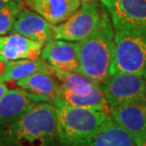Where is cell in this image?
<instances>
[{"instance_id":"1","label":"cell","mask_w":146,"mask_h":146,"mask_svg":"<svg viewBox=\"0 0 146 146\" xmlns=\"http://www.w3.org/2000/svg\"><path fill=\"white\" fill-rule=\"evenodd\" d=\"M3 129L0 146H58L56 106L38 102Z\"/></svg>"},{"instance_id":"2","label":"cell","mask_w":146,"mask_h":146,"mask_svg":"<svg viewBox=\"0 0 146 146\" xmlns=\"http://www.w3.org/2000/svg\"><path fill=\"white\" fill-rule=\"evenodd\" d=\"M78 45L79 73L101 85L110 76L114 55V29L104 7L98 27Z\"/></svg>"},{"instance_id":"3","label":"cell","mask_w":146,"mask_h":146,"mask_svg":"<svg viewBox=\"0 0 146 146\" xmlns=\"http://www.w3.org/2000/svg\"><path fill=\"white\" fill-rule=\"evenodd\" d=\"M110 113L92 108L56 106L57 137L61 146H89Z\"/></svg>"},{"instance_id":"4","label":"cell","mask_w":146,"mask_h":146,"mask_svg":"<svg viewBox=\"0 0 146 146\" xmlns=\"http://www.w3.org/2000/svg\"><path fill=\"white\" fill-rule=\"evenodd\" d=\"M146 69V34L114 32V55L110 75H142Z\"/></svg>"},{"instance_id":"5","label":"cell","mask_w":146,"mask_h":146,"mask_svg":"<svg viewBox=\"0 0 146 146\" xmlns=\"http://www.w3.org/2000/svg\"><path fill=\"white\" fill-rule=\"evenodd\" d=\"M103 7L97 0L80 5L74 14L58 25H53V38L81 42L96 30L100 23Z\"/></svg>"},{"instance_id":"6","label":"cell","mask_w":146,"mask_h":146,"mask_svg":"<svg viewBox=\"0 0 146 146\" xmlns=\"http://www.w3.org/2000/svg\"><path fill=\"white\" fill-rule=\"evenodd\" d=\"M114 32L146 34V0H100Z\"/></svg>"},{"instance_id":"7","label":"cell","mask_w":146,"mask_h":146,"mask_svg":"<svg viewBox=\"0 0 146 146\" xmlns=\"http://www.w3.org/2000/svg\"><path fill=\"white\" fill-rule=\"evenodd\" d=\"M110 107L125 104H146V83L142 75L115 73L101 83Z\"/></svg>"},{"instance_id":"8","label":"cell","mask_w":146,"mask_h":146,"mask_svg":"<svg viewBox=\"0 0 146 146\" xmlns=\"http://www.w3.org/2000/svg\"><path fill=\"white\" fill-rule=\"evenodd\" d=\"M44 45L40 57L49 66L64 71L79 72L78 42L52 39Z\"/></svg>"},{"instance_id":"9","label":"cell","mask_w":146,"mask_h":146,"mask_svg":"<svg viewBox=\"0 0 146 146\" xmlns=\"http://www.w3.org/2000/svg\"><path fill=\"white\" fill-rule=\"evenodd\" d=\"M44 43L30 40L18 33L0 36V55L9 61L36 60L40 58Z\"/></svg>"},{"instance_id":"10","label":"cell","mask_w":146,"mask_h":146,"mask_svg":"<svg viewBox=\"0 0 146 146\" xmlns=\"http://www.w3.org/2000/svg\"><path fill=\"white\" fill-rule=\"evenodd\" d=\"M52 28L53 25L47 22L41 15L30 10L22 9L15 20L11 32L45 44L54 39Z\"/></svg>"},{"instance_id":"11","label":"cell","mask_w":146,"mask_h":146,"mask_svg":"<svg viewBox=\"0 0 146 146\" xmlns=\"http://www.w3.org/2000/svg\"><path fill=\"white\" fill-rule=\"evenodd\" d=\"M38 104L24 89H11L0 100V127L16 122Z\"/></svg>"},{"instance_id":"12","label":"cell","mask_w":146,"mask_h":146,"mask_svg":"<svg viewBox=\"0 0 146 146\" xmlns=\"http://www.w3.org/2000/svg\"><path fill=\"white\" fill-rule=\"evenodd\" d=\"M30 11L41 15L51 25L64 22L80 7L78 0H22Z\"/></svg>"},{"instance_id":"13","label":"cell","mask_w":146,"mask_h":146,"mask_svg":"<svg viewBox=\"0 0 146 146\" xmlns=\"http://www.w3.org/2000/svg\"><path fill=\"white\" fill-rule=\"evenodd\" d=\"M110 115L134 139L146 131V104H125L110 107Z\"/></svg>"},{"instance_id":"14","label":"cell","mask_w":146,"mask_h":146,"mask_svg":"<svg viewBox=\"0 0 146 146\" xmlns=\"http://www.w3.org/2000/svg\"><path fill=\"white\" fill-rule=\"evenodd\" d=\"M55 106H74L103 110L110 113V105L105 97L101 85H99L88 94H76L66 91L58 86V92L53 99Z\"/></svg>"},{"instance_id":"15","label":"cell","mask_w":146,"mask_h":146,"mask_svg":"<svg viewBox=\"0 0 146 146\" xmlns=\"http://www.w3.org/2000/svg\"><path fill=\"white\" fill-rule=\"evenodd\" d=\"M16 85L24 89L37 102H50L58 92L60 83L50 73L36 72L16 82Z\"/></svg>"},{"instance_id":"16","label":"cell","mask_w":146,"mask_h":146,"mask_svg":"<svg viewBox=\"0 0 146 146\" xmlns=\"http://www.w3.org/2000/svg\"><path fill=\"white\" fill-rule=\"evenodd\" d=\"M89 146H135L134 141L110 115Z\"/></svg>"},{"instance_id":"17","label":"cell","mask_w":146,"mask_h":146,"mask_svg":"<svg viewBox=\"0 0 146 146\" xmlns=\"http://www.w3.org/2000/svg\"><path fill=\"white\" fill-rule=\"evenodd\" d=\"M52 74L60 81V87L76 94H88L100 83L79 72L64 71L51 67Z\"/></svg>"},{"instance_id":"18","label":"cell","mask_w":146,"mask_h":146,"mask_svg":"<svg viewBox=\"0 0 146 146\" xmlns=\"http://www.w3.org/2000/svg\"><path fill=\"white\" fill-rule=\"evenodd\" d=\"M36 72H46L52 74L51 67L41 58L36 60H17L11 61L8 73L5 77V82L19 81L29 77Z\"/></svg>"},{"instance_id":"19","label":"cell","mask_w":146,"mask_h":146,"mask_svg":"<svg viewBox=\"0 0 146 146\" xmlns=\"http://www.w3.org/2000/svg\"><path fill=\"white\" fill-rule=\"evenodd\" d=\"M22 0H12L0 8V36L11 32L15 20L23 9Z\"/></svg>"},{"instance_id":"20","label":"cell","mask_w":146,"mask_h":146,"mask_svg":"<svg viewBox=\"0 0 146 146\" xmlns=\"http://www.w3.org/2000/svg\"><path fill=\"white\" fill-rule=\"evenodd\" d=\"M10 62L6 58L0 55V82H5V77L7 75L9 67H10Z\"/></svg>"},{"instance_id":"21","label":"cell","mask_w":146,"mask_h":146,"mask_svg":"<svg viewBox=\"0 0 146 146\" xmlns=\"http://www.w3.org/2000/svg\"><path fill=\"white\" fill-rule=\"evenodd\" d=\"M133 141L135 146H146V131L135 138Z\"/></svg>"},{"instance_id":"22","label":"cell","mask_w":146,"mask_h":146,"mask_svg":"<svg viewBox=\"0 0 146 146\" xmlns=\"http://www.w3.org/2000/svg\"><path fill=\"white\" fill-rule=\"evenodd\" d=\"M8 90L9 89L7 87V85H6L3 82H0V100H1V98L7 93Z\"/></svg>"},{"instance_id":"23","label":"cell","mask_w":146,"mask_h":146,"mask_svg":"<svg viewBox=\"0 0 146 146\" xmlns=\"http://www.w3.org/2000/svg\"><path fill=\"white\" fill-rule=\"evenodd\" d=\"M11 1H12V0H0V8L6 4H8V3H10Z\"/></svg>"},{"instance_id":"24","label":"cell","mask_w":146,"mask_h":146,"mask_svg":"<svg viewBox=\"0 0 146 146\" xmlns=\"http://www.w3.org/2000/svg\"><path fill=\"white\" fill-rule=\"evenodd\" d=\"M80 2V4H84V3H90V2H92V1H95V0H78Z\"/></svg>"},{"instance_id":"25","label":"cell","mask_w":146,"mask_h":146,"mask_svg":"<svg viewBox=\"0 0 146 146\" xmlns=\"http://www.w3.org/2000/svg\"><path fill=\"white\" fill-rule=\"evenodd\" d=\"M2 131H3V127H0V142H1V135H2Z\"/></svg>"},{"instance_id":"26","label":"cell","mask_w":146,"mask_h":146,"mask_svg":"<svg viewBox=\"0 0 146 146\" xmlns=\"http://www.w3.org/2000/svg\"><path fill=\"white\" fill-rule=\"evenodd\" d=\"M142 76L144 77V79H145V83H146V69H145V71L143 72V74H142Z\"/></svg>"}]
</instances>
